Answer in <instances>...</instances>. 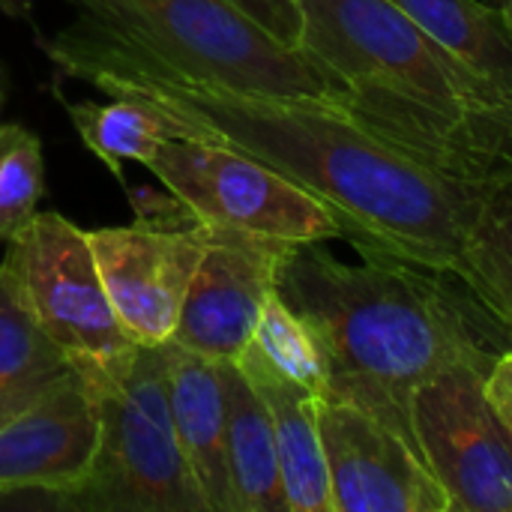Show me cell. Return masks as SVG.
<instances>
[{"mask_svg": "<svg viewBox=\"0 0 512 512\" xmlns=\"http://www.w3.org/2000/svg\"><path fill=\"white\" fill-rule=\"evenodd\" d=\"M42 51L105 96L150 102L180 138L225 144L276 168L339 216L342 240L438 267H456L471 240L486 198L432 177L339 105L219 84L84 15L42 39Z\"/></svg>", "mask_w": 512, "mask_h": 512, "instance_id": "obj_1", "label": "cell"}, {"mask_svg": "<svg viewBox=\"0 0 512 512\" xmlns=\"http://www.w3.org/2000/svg\"><path fill=\"white\" fill-rule=\"evenodd\" d=\"M327 243H291L276 264V294L324 354V393L414 429L420 384L456 366L489 372L512 348L510 330L456 267L357 240H345L354 249L345 258Z\"/></svg>", "mask_w": 512, "mask_h": 512, "instance_id": "obj_2", "label": "cell"}, {"mask_svg": "<svg viewBox=\"0 0 512 512\" xmlns=\"http://www.w3.org/2000/svg\"><path fill=\"white\" fill-rule=\"evenodd\" d=\"M99 414L84 483L54 507L78 512H210L180 450L162 345H138L117 369L81 378Z\"/></svg>", "mask_w": 512, "mask_h": 512, "instance_id": "obj_3", "label": "cell"}, {"mask_svg": "<svg viewBox=\"0 0 512 512\" xmlns=\"http://www.w3.org/2000/svg\"><path fill=\"white\" fill-rule=\"evenodd\" d=\"M171 63L219 84L345 108L351 87L300 45H288L228 0H66Z\"/></svg>", "mask_w": 512, "mask_h": 512, "instance_id": "obj_4", "label": "cell"}, {"mask_svg": "<svg viewBox=\"0 0 512 512\" xmlns=\"http://www.w3.org/2000/svg\"><path fill=\"white\" fill-rule=\"evenodd\" d=\"M300 48L351 90L468 108L504 102L498 87L450 57L393 0H297Z\"/></svg>", "mask_w": 512, "mask_h": 512, "instance_id": "obj_5", "label": "cell"}, {"mask_svg": "<svg viewBox=\"0 0 512 512\" xmlns=\"http://www.w3.org/2000/svg\"><path fill=\"white\" fill-rule=\"evenodd\" d=\"M0 276L81 378L117 369L138 348L114 315L87 231L66 216L33 213L6 240Z\"/></svg>", "mask_w": 512, "mask_h": 512, "instance_id": "obj_6", "label": "cell"}, {"mask_svg": "<svg viewBox=\"0 0 512 512\" xmlns=\"http://www.w3.org/2000/svg\"><path fill=\"white\" fill-rule=\"evenodd\" d=\"M147 168L204 225L279 243L342 240V222L321 198L234 147L168 138Z\"/></svg>", "mask_w": 512, "mask_h": 512, "instance_id": "obj_7", "label": "cell"}, {"mask_svg": "<svg viewBox=\"0 0 512 512\" xmlns=\"http://www.w3.org/2000/svg\"><path fill=\"white\" fill-rule=\"evenodd\" d=\"M417 444L450 512H512V423L486 393V372L456 366L411 396Z\"/></svg>", "mask_w": 512, "mask_h": 512, "instance_id": "obj_8", "label": "cell"}, {"mask_svg": "<svg viewBox=\"0 0 512 512\" xmlns=\"http://www.w3.org/2000/svg\"><path fill=\"white\" fill-rule=\"evenodd\" d=\"M345 111L450 186L483 198L512 189V99L447 108L384 90H351Z\"/></svg>", "mask_w": 512, "mask_h": 512, "instance_id": "obj_9", "label": "cell"}, {"mask_svg": "<svg viewBox=\"0 0 512 512\" xmlns=\"http://www.w3.org/2000/svg\"><path fill=\"white\" fill-rule=\"evenodd\" d=\"M321 444L336 512H450L414 429L342 396H318Z\"/></svg>", "mask_w": 512, "mask_h": 512, "instance_id": "obj_10", "label": "cell"}, {"mask_svg": "<svg viewBox=\"0 0 512 512\" xmlns=\"http://www.w3.org/2000/svg\"><path fill=\"white\" fill-rule=\"evenodd\" d=\"M93 258L120 327L138 345H162L174 336L183 300L204 258L210 225L141 222L87 231Z\"/></svg>", "mask_w": 512, "mask_h": 512, "instance_id": "obj_11", "label": "cell"}, {"mask_svg": "<svg viewBox=\"0 0 512 512\" xmlns=\"http://www.w3.org/2000/svg\"><path fill=\"white\" fill-rule=\"evenodd\" d=\"M291 243L210 225L180 321L168 342L207 360H237L276 288V264Z\"/></svg>", "mask_w": 512, "mask_h": 512, "instance_id": "obj_12", "label": "cell"}, {"mask_svg": "<svg viewBox=\"0 0 512 512\" xmlns=\"http://www.w3.org/2000/svg\"><path fill=\"white\" fill-rule=\"evenodd\" d=\"M99 447V414L75 369L54 378L18 411L0 417V495L75 492Z\"/></svg>", "mask_w": 512, "mask_h": 512, "instance_id": "obj_13", "label": "cell"}, {"mask_svg": "<svg viewBox=\"0 0 512 512\" xmlns=\"http://www.w3.org/2000/svg\"><path fill=\"white\" fill-rule=\"evenodd\" d=\"M162 357L168 408L186 465L204 492L210 512H234L225 450L228 411L222 363L192 354L174 342H162Z\"/></svg>", "mask_w": 512, "mask_h": 512, "instance_id": "obj_14", "label": "cell"}, {"mask_svg": "<svg viewBox=\"0 0 512 512\" xmlns=\"http://www.w3.org/2000/svg\"><path fill=\"white\" fill-rule=\"evenodd\" d=\"M237 366L267 402L288 512H336L333 492H330V474H327V456L321 444L318 393L276 372L252 348V342L237 357Z\"/></svg>", "mask_w": 512, "mask_h": 512, "instance_id": "obj_15", "label": "cell"}, {"mask_svg": "<svg viewBox=\"0 0 512 512\" xmlns=\"http://www.w3.org/2000/svg\"><path fill=\"white\" fill-rule=\"evenodd\" d=\"M222 372L228 411L225 450L234 512H288L267 402L249 384L237 360H225Z\"/></svg>", "mask_w": 512, "mask_h": 512, "instance_id": "obj_16", "label": "cell"}, {"mask_svg": "<svg viewBox=\"0 0 512 512\" xmlns=\"http://www.w3.org/2000/svg\"><path fill=\"white\" fill-rule=\"evenodd\" d=\"M426 36L483 81L512 96V24L498 3L393 0Z\"/></svg>", "mask_w": 512, "mask_h": 512, "instance_id": "obj_17", "label": "cell"}, {"mask_svg": "<svg viewBox=\"0 0 512 512\" xmlns=\"http://www.w3.org/2000/svg\"><path fill=\"white\" fill-rule=\"evenodd\" d=\"M60 105L66 108L78 138L84 147L105 162L114 180L126 186V162H138L147 168L153 153L162 141L180 138L177 126L150 102L129 99V96H111V102H72L60 96Z\"/></svg>", "mask_w": 512, "mask_h": 512, "instance_id": "obj_18", "label": "cell"}, {"mask_svg": "<svg viewBox=\"0 0 512 512\" xmlns=\"http://www.w3.org/2000/svg\"><path fill=\"white\" fill-rule=\"evenodd\" d=\"M69 369L66 354L36 327L0 276V417L27 405Z\"/></svg>", "mask_w": 512, "mask_h": 512, "instance_id": "obj_19", "label": "cell"}, {"mask_svg": "<svg viewBox=\"0 0 512 512\" xmlns=\"http://www.w3.org/2000/svg\"><path fill=\"white\" fill-rule=\"evenodd\" d=\"M456 270L512 336V189L486 195Z\"/></svg>", "mask_w": 512, "mask_h": 512, "instance_id": "obj_20", "label": "cell"}, {"mask_svg": "<svg viewBox=\"0 0 512 512\" xmlns=\"http://www.w3.org/2000/svg\"><path fill=\"white\" fill-rule=\"evenodd\" d=\"M252 348L285 378H291L294 384L312 390V393H324L327 390V363L324 354L312 336V330L300 321V315L276 294L267 297L261 318L255 324V336H252Z\"/></svg>", "mask_w": 512, "mask_h": 512, "instance_id": "obj_21", "label": "cell"}, {"mask_svg": "<svg viewBox=\"0 0 512 512\" xmlns=\"http://www.w3.org/2000/svg\"><path fill=\"white\" fill-rule=\"evenodd\" d=\"M45 189L42 141L21 123L0 120V243L33 213Z\"/></svg>", "mask_w": 512, "mask_h": 512, "instance_id": "obj_22", "label": "cell"}, {"mask_svg": "<svg viewBox=\"0 0 512 512\" xmlns=\"http://www.w3.org/2000/svg\"><path fill=\"white\" fill-rule=\"evenodd\" d=\"M231 6H237L243 15H249L255 24H261L267 33H273L276 39L297 45L300 42V6L297 0H228Z\"/></svg>", "mask_w": 512, "mask_h": 512, "instance_id": "obj_23", "label": "cell"}, {"mask_svg": "<svg viewBox=\"0 0 512 512\" xmlns=\"http://www.w3.org/2000/svg\"><path fill=\"white\" fill-rule=\"evenodd\" d=\"M486 393L495 402V408L512 423V348L501 354L486 372Z\"/></svg>", "mask_w": 512, "mask_h": 512, "instance_id": "obj_24", "label": "cell"}, {"mask_svg": "<svg viewBox=\"0 0 512 512\" xmlns=\"http://www.w3.org/2000/svg\"><path fill=\"white\" fill-rule=\"evenodd\" d=\"M0 12L18 21H30V0H0Z\"/></svg>", "mask_w": 512, "mask_h": 512, "instance_id": "obj_25", "label": "cell"}, {"mask_svg": "<svg viewBox=\"0 0 512 512\" xmlns=\"http://www.w3.org/2000/svg\"><path fill=\"white\" fill-rule=\"evenodd\" d=\"M6 84H9V69H6V63L0 60V90H6Z\"/></svg>", "mask_w": 512, "mask_h": 512, "instance_id": "obj_26", "label": "cell"}, {"mask_svg": "<svg viewBox=\"0 0 512 512\" xmlns=\"http://www.w3.org/2000/svg\"><path fill=\"white\" fill-rule=\"evenodd\" d=\"M3 102H6V90H0V111H3Z\"/></svg>", "mask_w": 512, "mask_h": 512, "instance_id": "obj_27", "label": "cell"}]
</instances>
